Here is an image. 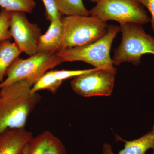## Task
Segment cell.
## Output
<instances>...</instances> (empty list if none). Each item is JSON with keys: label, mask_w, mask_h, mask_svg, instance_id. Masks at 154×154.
<instances>
[{"label": "cell", "mask_w": 154, "mask_h": 154, "mask_svg": "<svg viewBox=\"0 0 154 154\" xmlns=\"http://www.w3.org/2000/svg\"><path fill=\"white\" fill-rule=\"evenodd\" d=\"M10 31L21 53L30 56L37 52L41 30L37 24L29 22L26 13L11 12Z\"/></svg>", "instance_id": "ba28073f"}, {"label": "cell", "mask_w": 154, "mask_h": 154, "mask_svg": "<svg viewBox=\"0 0 154 154\" xmlns=\"http://www.w3.org/2000/svg\"><path fill=\"white\" fill-rule=\"evenodd\" d=\"M116 141L125 143L124 148L115 154L112 151L110 144H104L102 148V154H146L149 149L153 150L154 154V131H152L139 138L134 140H125L119 136L116 135Z\"/></svg>", "instance_id": "30bf717a"}, {"label": "cell", "mask_w": 154, "mask_h": 154, "mask_svg": "<svg viewBox=\"0 0 154 154\" xmlns=\"http://www.w3.org/2000/svg\"><path fill=\"white\" fill-rule=\"evenodd\" d=\"M33 137L32 132L25 128L6 130L0 133V154H21Z\"/></svg>", "instance_id": "9c48e42d"}, {"label": "cell", "mask_w": 154, "mask_h": 154, "mask_svg": "<svg viewBox=\"0 0 154 154\" xmlns=\"http://www.w3.org/2000/svg\"><path fill=\"white\" fill-rule=\"evenodd\" d=\"M10 16L11 11L3 10L0 12V42L12 38L10 31Z\"/></svg>", "instance_id": "e0dca14e"}, {"label": "cell", "mask_w": 154, "mask_h": 154, "mask_svg": "<svg viewBox=\"0 0 154 154\" xmlns=\"http://www.w3.org/2000/svg\"><path fill=\"white\" fill-rule=\"evenodd\" d=\"M62 82L56 79L53 70L47 71L31 87L30 93L34 94L41 90H46L55 94Z\"/></svg>", "instance_id": "9a60e30c"}, {"label": "cell", "mask_w": 154, "mask_h": 154, "mask_svg": "<svg viewBox=\"0 0 154 154\" xmlns=\"http://www.w3.org/2000/svg\"><path fill=\"white\" fill-rule=\"evenodd\" d=\"M91 2H93L97 3L99 1H101V0H90Z\"/></svg>", "instance_id": "7402d4cb"}, {"label": "cell", "mask_w": 154, "mask_h": 154, "mask_svg": "<svg viewBox=\"0 0 154 154\" xmlns=\"http://www.w3.org/2000/svg\"><path fill=\"white\" fill-rule=\"evenodd\" d=\"M93 69H89L77 70H53L54 76L57 79L63 82V80L70 79L72 77H75L91 71Z\"/></svg>", "instance_id": "ffe728a7"}, {"label": "cell", "mask_w": 154, "mask_h": 154, "mask_svg": "<svg viewBox=\"0 0 154 154\" xmlns=\"http://www.w3.org/2000/svg\"><path fill=\"white\" fill-rule=\"evenodd\" d=\"M36 6L35 0H0V7L11 12H22L31 14Z\"/></svg>", "instance_id": "2e32d148"}, {"label": "cell", "mask_w": 154, "mask_h": 154, "mask_svg": "<svg viewBox=\"0 0 154 154\" xmlns=\"http://www.w3.org/2000/svg\"><path fill=\"white\" fill-rule=\"evenodd\" d=\"M21 53L16 44L10 40L0 42V83L4 81L9 67Z\"/></svg>", "instance_id": "7c38bea8"}, {"label": "cell", "mask_w": 154, "mask_h": 154, "mask_svg": "<svg viewBox=\"0 0 154 154\" xmlns=\"http://www.w3.org/2000/svg\"><path fill=\"white\" fill-rule=\"evenodd\" d=\"M117 69H93L91 71L75 77L71 82L72 89L85 97L110 96L113 92Z\"/></svg>", "instance_id": "52a82bcc"}, {"label": "cell", "mask_w": 154, "mask_h": 154, "mask_svg": "<svg viewBox=\"0 0 154 154\" xmlns=\"http://www.w3.org/2000/svg\"><path fill=\"white\" fill-rule=\"evenodd\" d=\"M43 154H68L62 142L53 135Z\"/></svg>", "instance_id": "ac0fdd59"}, {"label": "cell", "mask_w": 154, "mask_h": 154, "mask_svg": "<svg viewBox=\"0 0 154 154\" xmlns=\"http://www.w3.org/2000/svg\"><path fill=\"white\" fill-rule=\"evenodd\" d=\"M63 32L57 53L63 50L83 46L99 40L107 33L108 25L94 16L62 17Z\"/></svg>", "instance_id": "7a4b0ae2"}, {"label": "cell", "mask_w": 154, "mask_h": 154, "mask_svg": "<svg viewBox=\"0 0 154 154\" xmlns=\"http://www.w3.org/2000/svg\"><path fill=\"white\" fill-rule=\"evenodd\" d=\"M32 86L19 81L0 89V133L8 129L25 128L29 116L41 100Z\"/></svg>", "instance_id": "6da1fadb"}, {"label": "cell", "mask_w": 154, "mask_h": 154, "mask_svg": "<svg viewBox=\"0 0 154 154\" xmlns=\"http://www.w3.org/2000/svg\"><path fill=\"white\" fill-rule=\"evenodd\" d=\"M58 10L66 16H89L88 11L82 0H54Z\"/></svg>", "instance_id": "4fadbf2b"}, {"label": "cell", "mask_w": 154, "mask_h": 154, "mask_svg": "<svg viewBox=\"0 0 154 154\" xmlns=\"http://www.w3.org/2000/svg\"><path fill=\"white\" fill-rule=\"evenodd\" d=\"M107 33L91 44L63 50L57 53L62 62L82 61L96 68H114L110 51L113 40L119 32V27L108 25Z\"/></svg>", "instance_id": "277c9868"}, {"label": "cell", "mask_w": 154, "mask_h": 154, "mask_svg": "<svg viewBox=\"0 0 154 154\" xmlns=\"http://www.w3.org/2000/svg\"><path fill=\"white\" fill-rule=\"evenodd\" d=\"M53 134L49 131L33 137L25 145L21 154H43Z\"/></svg>", "instance_id": "5bb4252c"}, {"label": "cell", "mask_w": 154, "mask_h": 154, "mask_svg": "<svg viewBox=\"0 0 154 154\" xmlns=\"http://www.w3.org/2000/svg\"><path fill=\"white\" fill-rule=\"evenodd\" d=\"M152 131H154V124L153 125V126L152 128Z\"/></svg>", "instance_id": "603a6c76"}, {"label": "cell", "mask_w": 154, "mask_h": 154, "mask_svg": "<svg viewBox=\"0 0 154 154\" xmlns=\"http://www.w3.org/2000/svg\"><path fill=\"white\" fill-rule=\"evenodd\" d=\"M45 8V15L50 22L60 19L62 15L60 13L56 5L54 0H42Z\"/></svg>", "instance_id": "d6986e66"}, {"label": "cell", "mask_w": 154, "mask_h": 154, "mask_svg": "<svg viewBox=\"0 0 154 154\" xmlns=\"http://www.w3.org/2000/svg\"><path fill=\"white\" fill-rule=\"evenodd\" d=\"M46 33L39 39L37 52L56 53L60 43L63 32L61 19L50 22Z\"/></svg>", "instance_id": "8fae6325"}, {"label": "cell", "mask_w": 154, "mask_h": 154, "mask_svg": "<svg viewBox=\"0 0 154 154\" xmlns=\"http://www.w3.org/2000/svg\"><path fill=\"white\" fill-rule=\"evenodd\" d=\"M62 63L57 53L38 52L27 59L17 58L8 69L0 89L19 81L27 82L32 87L48 70Z\"/></svg>", "instance_id": "5b68a950"}, {"label": "cell", "mask_w": 154, "mask_h": 154, "mask_svg": "<svg viewBox=\"0 0 154 154\" xmlns=\"http://www.w3.org/2000/svg\"><path fill=\"white\" fill-rule=\"evenodd\" d=\"M119 28L122 39L119 46L114 50L113 65L128 62L138 65L143 55L154 54V37L146 33L141 25L120 23Z\"/></svg>", "instance_id": "3957f363"}, {"label": "cell", "mask_w": 154, "mask_h": 154, "mask_svg": "<svg viewBox=\"0 0 154 154\" xmlns=\"http://www.w3.org/2000/svg\"><path fill=\"white\" fill-rule=\"evenodd\" d=\"M90 16L104 22L109 20L144 25L150 22L144 8L137 0H101L89 11Z\"/></svg>", "instance_id": "8992f818"}, {"label": "cell", "mask_w": 154, "mask_h": 154, "mask_svg": "<svg viewBox=\"0 0 154 154\" xmlns=\"http://www.w3.org/2000/svg\"><path fill=\"white\" fill-rule=\"evenodd\" d=\"M138 2L146 7L151 14L150 22L151 27L154 32V0H137Z\"/></svg>", "instance_id": "44dd1931"}]
</instances>
